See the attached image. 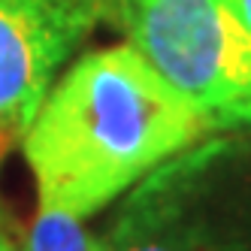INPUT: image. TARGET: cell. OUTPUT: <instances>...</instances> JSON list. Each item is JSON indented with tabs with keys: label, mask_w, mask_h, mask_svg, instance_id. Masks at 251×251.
Masks as SVG:
<instances>
[{
	"label": "cell",
	"mask_w": 251,
	"mask_h": 251,
	"mask_svg": "<svg viewBox=\"0 0 251 251\" xmlns=\"http://www.w3.org/2000/svg\"><path fill=\"white\" fill-rule=\"evenodd\" d=\"M97 22L94 0H0V154L25 136L58 67Z\"/></svg>",
	"instance_id": "cell-3"
},
{
	"label": "cell",
	"mask_w": 251,
	"mask_h": 251,
	"mask_svg": "<svg viewBox=\"0 0 251 251\" xmlns=\"http://www.w3.org/2000/svg\"><path fill=\"white\" fill-rule=\"evenodd\" d=\"M197 173L170 167L146 182L97 236V251H251L242 233L215 224L194 200Z\"/></svg>",
	"instance_id": "cell-4"
},
{
	"label": "cell",
	"mask_w": 251,
	"mask_h": 251,
	"mask_svg": "<svg viewBox=\"0 0 251 251\" xmlns=\"http://www.w3.org/2000/svg\"><path fill=\"white\" fill-rule=\"evenodd\" d=\"M206 130L133 46H109L73 64L43 97L22 146L40 206L85 218Z\"/></svg>",
	"instance_id": "cell-1"
},
{
	"label": "cell",
	"mask_w": 251,
	"mask_h": 251,
	"mask_svg": "<svg viewBox=\"0 0 251 251\" xmlns=\"http://www.w3.org/2000/svg\"><path fill=\"white\" fill-rule=\"evenodd\" d=\"M233 6L239 9V15L245 19V25H248V30H251V0H233Z\"/></svg>",
	"instance_id": "cell-6"
},
{
	"label": "cell",
	"mask_w": 251,
	"mask_h": 251,
	"mask_svg": "<svg viewBox=\"0 0 251 251\" xmlns=\"http://www.w3.org/2000/svg\"><path fill=\"white\" fill-rule=\"evenodd\" d=\"M94 3H97V9H100V19L106 22V19H109V12L115 9V3H118V0H94Z\"/></svg>",
	"instance_id": "cell-7"
},
{
	"label": "cell",
	"mask_w": 251,
	"mask_h": 251,
	"mask_svg": "<svg viewBox=\"0 0 251 251\" xmlns=\"http://www.w3.org/2000/svg\"><path fill=\"white\" fill-rule=\"evenodd\" d=\"M106 22L209 127L251 124V30L233 0H118Z\"/></svg>",
	"instance_id": "cell-2"
},
{
	"label": "cell",
	"mask_w": 251,
	"mask_h": 251,
	"mask_svg": "<svg viewBox=\"0 0 251 251\" xmlns=\"http://www.w3.org/2000/svg\"><path fill=\"white\" fill-rule=\"evenodd\" d=\"M27 251H97V236H91L79 215L40 206L27 236Z\"/></svg>",
	"instance_id": "cell-5"
},
{
	"label": "cell",
	"mask_w": 251,
	"mask_h": 251,
	"mask_svg": "<svg viewBox=\"0 0 251 251\" xmlns=\"http://www.w3.org/2000/svg\"><path fill=\"white\" fill-rule=\"evenodd\" d=\"M0 251H12V245H9V242H6L3 236H0Z\"/></svg>",
	"instance_id": "cell-8"
}]
</instances>
